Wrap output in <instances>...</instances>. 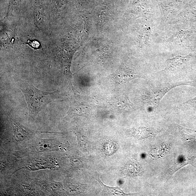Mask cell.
<instances>
[{"label": "cell", "mask_w": 196, "mask_h": 196, "mask_svg": "<svg viewBox=\"0 0 196 196\" xmlns=\"http://www.w3.org/2000/svg\"><path fill=\"white\" fill-rule=\"evenodd\" d=\"M19 86L25 97L31 118H35L48 104L57 101L59 97L57 92L44 91L28 82H20Z\"/></svg>", "instance_id": "6da1fadb"}, {"label": "cell", "mask_w": 196, "mask_h": 196, "mask_svg": "<svg viewBox=\"0 0 196 196\" xmlns=\"http://www.w3.org/2000/svg\"><path fill=\"white\" fill-rule=\"evenodd\" d=\"M183 83H178L168 84L165 86L150 89L143 96L145 103L148 106L155 107L159 104L163 97L171 89L183 85Z\"/></svg>", "instance_id": "7a4b0ae2"}, {"label": "cell", "mask_w": 196, "mask_h": 196, "mask_svg": "<svg viewBox=\"0 0 196 196\" xmlns=\"http://www.w3.org/2000/svg\"><path fill=\"white\" fill-rule=\"evenodd\" d=\"M13 136L16 141L22 142L31 137L32 133L18 122H12Z\"/></svg>", "instance_id": "3957f363"}, {"label": "cell", "mask_w": 196, "mask_h": 196, "mask_svg": "<svg viewBox=\"0 0 196 196\" xmlns=\"http://www.w3.org/2000/svg\"><path fill=\"white\" fill-rule=\"evenodd\" d=\"M137 75L128 69H121L112 74L110 78L119 84H124L129 81L136 77Z\"/></svg>", "instance_id": "277c9868"}, {"label": "cell", "mask_w": 196, "mask_h": 196, "mask_svg": "<svg viewBox=\"0 0 196 196\" xmlns=\"http://www.w3.org/2000/svg\"><path fill=\"white\" fill-rule=\"evenodd\" d=\"M109 104L112 108L120 110L131 109L134 107L128 98L123 96H117L112 98Z\"/></svg>", "instance_id": "5b68a950"}, {"label": "cell", "mask_w": 196, "mask_h": 196, "mask_svg": "<svg viewBox=\"0 0 196 196\" xmlns=\"http://www.w3.org/2000/svg\"><path fill=\"white\" fill-rule=\"evenodd\" d=\"M59 143L54 139H42L36 145V149L39 152L57 150L59 149Z\"/></svg>", "instance_id": "8992f818"}, {"label": "cell", "mask_w": 196, "mask_h": 196, "mask_svg": "<svg viewBox=\"0 0 196 196\" xmlns=\"http://www.w3.org/2000/svg\"><path fill=\"white\" fill-rule=\"evenodd\" d=\"M129 133L134 137L138 139H145L154 136L157 133V131L151 128L140 127L130 130Z\"/></svg>", "instance_id": "52a82bcc"}, {"label": "cell", "mask_w": 196, "mask_h": 196, "mask_svg": "<svg viewBox=\"0 0 196 196\" xmlns=\"http://www.w3.org/2000/svg\"><path fill=\"white\" fill-rule=\"evenodd\" d=\"M87 106L80 102L74 103L70 108L68 115L71 117L75 116H84L87 115Z\"/></svg>", "instance_id": "ba28073f"}, {"label": "cell", "mask_w": 196, "mask_h": 196, "mask_svg": "<svg viewBox=\"0 0 196 196\" xmlns=\"http://www.w3.org/2000/svg\"><path fill=\"white\" fill-rule=\"evenodd\" d=\"M97 181L101 185V187L102 189L103 192L109 195L112 196H124L127 195V194L125 193L120 188L118 187H110L109 186L105 185L101 181L99 177H97Z\"/></svg>", "instance_id": "9c48e42d"}, {"label": "cell", "mask_w": 196, "mask_h": 196, "mask_svg": "<svg viewBox=\"0 0 196 196\" xmlns=\"http://www.w3.org/2000/svg\"><path fill=\"white\" fill-rule=\"evenodd\" d=\"M28 169L31 170H38L46 169V168H55V166L49 164V163L45 162H35L30 164L28 167Z\"/></svg>", "instance_id": "30bf717a"}, {"label": "cell", "mask_w": 196, "mask_h": 196, "mask_svg": "<svg viewBox=\"0 0 196 196\" xmlns=\"http://www.w3.org/2000/svg\"><path fill=\"white\" fill-rule=\"evenodd\" d=\"M25 43L35 50L41 49L42 48L40 42L37 40H28Z\"/></svg>", "instance_id": "8fae6325"}, {"label": "cell", "mask_w": 196, "mask_h": 196, "mask_svg": "<svg viewBox=\"0 0 196 196\" xmlns=\"http://www.w3.org/2000/svg\"><path fill=\"white\" fill-rule=\"evenodd\" d=\"M73 166L78 167L81 166L83 162L80 158L76 157H68Z\"/></svg>", "instance_id": "7c38bea8"}, {"label": "cell", "mask_w": 196, "mask_h": 196, "mask_svg": "<svg viewBox=\"0 0 196 196\" xmlns=\"http://www.w3.org/2000/svg\"><path fill=\"white\" fill-rule=\"evenodd\" d=\"M78 139L79 141V145L81 146V147L84 146L85 148H87V140L86 138H85L84 137L82 136H78Z\"/></svg>", "instance_id": "4fadbf2b"}, {"label": "cell", "mask_w": 196, "mask_h": 196, "mask_svg": "<svg viewBox=\"0 0 196 196\" xmlns=\"http://www.w3.org/2000/svg\"><path fill=\"white\" fill-rule=\"evenodd\" d=\"M51 188L53 191L57 192V190H59L61 189V186H60V183L57 182H53L51 184Z\"/></svg>", "instance_id": "5bb4252c"}]
</instances>
